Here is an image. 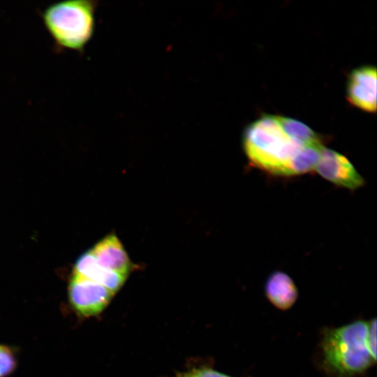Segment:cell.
Listing matches in <instances>:
<instances>
[{"mask_svg": "<svg viewBox=\"0 0 377 377\" xmlns=\"http://www.w3.org/2000/svg\"><path fill=\"white\" fill-rule=\"evenodd\" d=\"M182 377H189L188 375H185V376H183Z\"/></svg>", "mask_w": 377, "mask_h": 377, "instance_id": "obj_14", "label": "cell"}, {"mask_svg": "<svg viewBox=\"0 0 377 377\" xmlns=\"http://www.w3.org/2000/svg\"><path fill=\"white\" fill-rule=\"evenodd\" d=\"M276 118L283 129L297 141L306 145L320 142L316 133L304 124L290 117Z\"/></svg>", "mask_w": 377, "mask_h": 377, "instance_id": "obj_10", "label": "cell"}, {"mask_svg": "<svg viewBox=\"0 0 377 377\" xmlns=\"http://www.w3.org/2000/svg\"><path fill=\"white\" fill-rule=\"evenodd\" d=\"M189 377H230L211 369H201L188 374Z\"/></svg>", "mask_w": 377, "mask_h": 377, "instance_id": "obj_13", "label": "cell"}, {"mask_svg": "<svg viewBox=\"0 0 377 377\" xmlns=\"http://www.w3.org/2000/svg\"><path fill=\"white\" fill-rule=\"evenodd\" d=\"M313 144L293 138L274 115L258 119L246 128L243 135V148L249 161L265 172L280 176L306 173V149Z\"/></svg>", "mask_w": 377, "mask_h": 377, "instance_id": "obj_1", "label": "cell"}, {"mask_svg": "<svg viewBox=\"0 0 377 377\" xmlns=\"http://www.w3.org/2000/svg\"><path fill=\"white\" fill-rule=\"evenodd\" d=\"M376 68L366 66L355 69L347 84L348 101L362 110L374 112L376 110Z\"/></svg>", "mask_w": 377, "mask_h": 377, "instance_id": "obj_6", "label": "cell"}, {"mask_svg": "<svg viewBox=\"0 0 377 377\" xmlns=\"http://www.w3.org/2000/svg\"><path fill=\"white\" fill-rule=\"evenodd\" d=\"M17 367L14 350L8 346L0 344V377H8Z\"/></svg>", "mask_w": 377, "mask_h": 377, "instance_id": "obj_11", "label": "cell"}, {"mask_svg": "<svg viewBox=\"0 0 377 377\" xmlns=\"http://www.w3.org/2000/svg\"><path fill=\"white\" fill-rule=\"evenodd\" d=\"M97 5L96 1L68 0L52 3L40 11L55 50L84 51L95 32Z\"/></svg>", "mask_w": 377, "mask_h": 377, "instance_id": "obj_2", "label": "cell"}, {"mask_svg": "<svg viewBox=\"0 0 377 377\" xmlns=\"http://www.w3.org/2000/svg\"><path fill=\"white\" fill-rule=\"evenodd\" d=\"M367 343L369 351L374 358L376 360V320L374 318L368 322Z\"/></svg>", "mask_w": 377, "mask_h": 377, "instance_id": "obj_12", "label": "cell"}, {"mask_svg": "<svg viewBox=\"0 0 377 377\" xmlns=\"http://www.w3.org/2000/svg\"><path fill=\"white\" fill-rule=\"evenodd\" d=\"M74 274L98 283L114 294L124 283L126 276L101 266L91 250L82 253L74 267Z\"/></svg>", "mask_w": 377, "mask_h": 377, "instance_id": "obj_8", "label": "cell"}, {"mask_svg": "<svg viewBox=\"0 0 377 377\" xmlns=\"http://www.w3.org/2000/svg\"><path fill=\"white\" fill-rule=\"evenodd\" d=\"M98 263L104 268L127 276L133 264L120 240L114 234L107 235L91 249Z\"/></svg>", "mask_w": 377, "mask_h": 377, "instance_id": "obj_7", "label": "cell"}, {"mask_svg": "<svg viewBox=\"0 0 377 377\" xmlns=\"http://www.w3.org/2000/svg\"><path fill=\"white\" fill-rule=\"evenodd\" d=\"M315 170L332 184L350 190L365 184L364 178L346 156L328 148L323 149Z\"/></svg>", "mask_w": 377, "mask_h": 377, "instance_id": "obj_5", "label": "cell"}, {"mask_svg": "<svg viewBox=\"0 0 377 377\" xmlns=\"http://www.w3.org/2000/svg\"><path fill=\"white\" fill-rule=\"evenodd\" d=\"M68 293L71 307L82 316L101 313L114 295L102 285L74 274Z\"/></svg>", "mask_w": 377, "mask_h": 377, "instance_id": "obj_4", "label": "cell"}, {"mask_svg": "<svg viewBox=\"0 0 377 377\" xmlns=\"http://www.w3.org/2000/svg\"><path fill=\"white\" fill-rule=\"evenodd\" d=\"M368 322L357 320L327 329L321 348L325 368L339 377L361 374L376 362L367 343Z\"/></svg>", "mask_w": 377, "mask_h": 377, "instance_id": "obj_3", "label": "cell"}, {"mask_svg": "<svg viewBox=\"0 0 377 377\" xmlns=\"http://www.w3.org/2000/svg\"><path fill=\"white\" fill-rule=\"evenodd\" d=\"M265 294L276 308L286 310L295 302L298 293L293 279L285 272L276 271L268 277Z\"/></svg>", "mask_w": 377, "mask_h": 377, "instance_id": "obj_9", "label": "cell"}]
</instances>
